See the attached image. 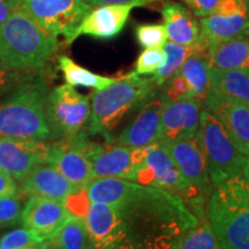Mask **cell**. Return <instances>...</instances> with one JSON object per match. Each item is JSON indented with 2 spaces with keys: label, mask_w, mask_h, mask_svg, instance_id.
Wrapping results in <instances>:
<instances>
[{
  "label": "cell",
  "mask_w": 249,
  "mask_h": 249,
  "mask_svg": "<svg viewBox=\"0 0 249 249\" xmlns=\"http://www.w3.org/2000/svg\"><path fill=\"white\" fill-rule=\"evenodd\" d=\"M207 60L211 68L217 70L249 68V35L210 45Z\"/></svg>",
  "instance_id": "obj_23"
},
{
  "label": "cell",
  "mask_w": 249,
  "mask_h": 249,
  "mask_svg": "<svg viewBox=\"0 0 249 249\" xmlns=\"http://www.w3.org/2000/svg\"><path fill=\"white\" fill-rule=\"evenodd\" d=\"M210 92L249 105V68L224 71L210 67Z\"/></svg>",
  "instance_id": "obj_24"
},
{
  "label": "cell",
  "mask_w": 249,
  "mask_h": 249,
  "mask_svg": "<svg viewBox=\"0 0 249 249\" xmlns=\"http://www.w3.org/2000/svg\"><path fill=\"white\" fill-rule=\"evenodd\" d=\"M195 17L205 18L213 14L220 0H181Z\"/></svg>",
  "instance_id": "obj_34"
},
{
  "label": "cell",
  "mask_w": 249,
  "mask_h": 249,
  "mask_svg": "<svg viewBox=\"0 0 249 249\" xmlns=\"http://www.w3.org/2000/svg\"><path fill=\"white\" fill-rule=\"evenodd\" d=\"M21 5L40 27L54 36H64L68 44L92 6L86 0H21Z\"/></svg>",
  "instance_id": "obj_9"
},
{
  "label": "cell",
  "mask_w": 249,
  "mask_h": 249,
  "mask_svg": "<svg viewBox=\"0 0 249 249\" xmlns=\"http://www.w3.org/2000/svg\"><path fill=\"white\" fill-rule=\"evenodd\" d=\"M144 152L145 148L92 142L89 149V160L93 178H118L136 182Z\"/></svg>",
  "instance_id": "obj_12"
},
{
  "label": "cell",
  "mask_w": 249,
  "mask_h": 249,
  "mask_svg": "<svg viewBox=\"0 0 249 249\" xmlns=\"http://www.w3.org/2000/svg\"><path fill=\"white\" fill-rule=\"evenodd\" d=\"M58 67L61 71L67 85L71 87H86V88L102 90L118 80L116 77L102 76L92 73L87 68L77 65L67 55H60L58 58Z\"/></svg>",
  "instance_id": "obj_26"
},
{
  "label": "cell",
  "mask_w": 249,
  "mask_h": 249,
  "mask_svg": "<svg viewBox=\"0 0 249 249\" xmlns=\"http://www.w3.org/2000/svg\"><path fill=\"white\" fill-rule=\"evenodd\" d=\"M35 73V71H34ZM29 73H18L5 70L0 64V99L7 93L15 85H18Z\"/></svg>",
  "instance_id": "obj_35"
},
{
  "label": "cell",
  "mask_w": 249,
  "mask_h": 249,
  "mask_svg": "<svg viewBox=\"0 0 249 249\" xmlns=\"http://www.w3.org/2000/svg\"><path fill=\"white\" fill-rule=\"evenodd\" d=\"M136 40L142 48H163L167 42V34L163 24H140L135 29Z\"/></svg>",
  "instance_id": "obj_31"
},
{
  "label": "cell",
  "mask_w": 249,
  "mask_h": 249,
  "mask_svg": "<svg viewBox=\"0 0 249 249\" xmlns=\"http://www.w3.org/2000/svg\"><path fill=\"white\" fill-rule=\"evenodd\" d=\"M203 103L197 99L166 103L161 113L160 142L167 143L191 140L197 136Z\"/></svg>",
  "instance_id": "obj_15"
},
{
  "label": "cell",
  "mask_w": 249,
  "mask_h": 249,
  "mask_svg": "<svg viewBox=\"0 0 249 249\" xmlns=\"http://www.w3.org/2000/svg\"><path fill=\"white\" fill-rule=\"evenodd\" d=\"M21 4V0H0V26L11 14V12Z\"/></svg>",
  "instance_id": "obj_37"
},
{
  "label": "cell",
  "mask_w": 249,
  "mask_h": 249,
  "mask_svg": "<svg viewBox=\"0 0 249 249\" xmlns=\"http://www.w3.org/2000/svg\"><path fill=\"white\" fill-rule=\"evenodd\" d=\"M200 42L205 48L249 35V0H220L216 12L200 20Z\"/></svg>",
  "instance_id": "obj_11"
},
{
  "label": "cell",
  "mask_w": 249,
  "mask_h": 249,
  "mask_svg": "<svg viewBox=\"0 0 249 249\" xmlns=\"http://www.w3.org/2000/svg\"><path fill=\"white\" fill-rule=\"evenodd\" d=\"M0 249H1V248H0Z\"/></svg>",
  "instance_id": "obj_40"
},
{
  "label": "cell",
  "mask_w": 249,
  "mask_h": 249,
  "mask_svg": "<svg viewBox=\"0 0 249 249\" xmlns=\"http://www.w3.org/2000/svg\"><path fill=\"white\" fill-rule=\"evenodd\" d=\"M45 70L29 73L0 99V136L55 141L46 117Z\"/></svg>",
  "instance_id": "obj_2"
},
{
  "label": "cell",
  "mask_w": 249,
  "mask_h": 249,
  "mask_svg": "<svg viewBox=\"0 0 249 249\" xmlns=\"http://www.w3.org/2000/svg\"><path fill=\"white\" fill-rule=\"evenodd\" d=\"M224 128L229 133L239 149L249 154V105L209 92L203 103Z\"/></svg>",
  "instance_id": "obj_18"
},
{
  "label": "cell",
  "mask_w": 249,
  "mask_h": 249,
  "mask_svg": "<svg viewBox=\"0 0 249 249\" xmlns=\"http://www.w3.org/2000/svg\"><path fill=\"white\" fill-rule=\"evenodd\" d=\"M45 249H92L82 218L71 216L55 234L44 241Z\"/></svg>",
  "instance_id": "obj_25"
},
{
  "label": "cell",
  "mask_w": 249,
  "mask_h": 249,
  "mask_svg": "<svg viewBox=\"0 0 249 249\" xmlns=\"http://www.w3.org/2000/svg\"><path fill=\"white\" fill-rule=\"evenodd\" d=\"M244 176L249 179V154L246 156V164L244 169Z\"/></svg>",
  "instance_id": "obj_39"
},
{
  "label": "cell",
  "mask_w": 249,
  "mask_h": 249,
  "mask_svg": "<svg viewBox=\"0 0 249 249\" xmlns=\"http://www.w3.org/2000/svg\"><path fill=\"white\" fill-rule=\"evenodd\" d=\"M197 136L213 187L244 174L247 155L239 149L220 121L207 108L201 111Z\"/></svg>",
  "instance_id": "obj_6"
},
{
  "label": "cell",
  "mask_w": 249,
  "mask_h": 249,
  "mask_svg": "<svg viewBox=\"0 0 249 249\" xmlns=\"http://www.w3.org/2000/svg\"><path fill=\"white\" fill-rule=\"evenodd\" d=\"M160 88H163V92L160 95L163 96L166 103L183 101V99H194L192 97V92L187 86L186 81L179 73L166 81Z\"/></svg>",
  "instance_id": "obj_33"
},
{
  "label": "cell",
  "mask_w": 249,
  "mask_h": 249,
  "mask_svg": "<svg viewBox=\"0 0 249 249\" xmlns=\"http://www.w3.org/2000/svg\"><path fill=\"white\" fill-rule=\"evenodd\" d=\"M166 101L155 95L140 108L138 116L124 128L114 142L130 148H147L160 142L161 113Z\"/></svg>",
  "instance_id": "obj_17"
},
{
  "label": "cell",
  "mask_w": 249,
  "mask_h": 249,
  "mask_svg": "<svg viewBox=\"0 0 249 249\" xmlns=\"http://www.w3.org/2000/svg\"><path fill=\"white\" fill-rule=\"evenodd\" d=\"M71 216L64 202L31 196L24 204L21 222L40 241L52 238Z\"/></svg>",
  "instance_id": "obj_14"
},
{
  "label": "cell",
  "mask_w": 249,
  "mask_h": 249,
  "mask_svg": "<svg viewBox=\"0 0 249 249\" xmlns=\"http://www.w3.org/2000/svg\"><path fill=\"white\" fill-rule=\"evenodd\" d=\"M24 198L26 197L20 193L0 197V229L13 226L21 222Z\"/></svg>",
  "instance_id": "obj_30"
},
{
  "label": "cell",
  "mask_w": 249,
  "mask_h": 249,
  "mask_svg": "<svg viewBox=\"0 0 249 249\" xmlns=\"http://www.w3.org/2000/svg\"><path fill=\"white\" fill-rule=\"evenodd\" d=\"M83 222L92 249H172L198 218L181 196L118 178H93Z\"/></svg>",
  "instance_id": "obj_1"
},
{
  "label": "cell",
  "mask_w": 249,
  "mask_h": 249,
  "mask_svg": "<svg viewBox=\"0 0 249 249\" xmlns=\"http://www.w3.org/2000/svg\"><path fill=\"white\" fill-rule=\"evenodd\" d=\"M91 144L92 141L83 130L71 138L55 140L49 144L48 164L57 169L77 191L86 189L93 179L89 160Z\"/></svg>",
  "instance_id": "obj_10"
},
{
  "label": "cell",
  "mask_w": 249,
  "mask_h": 249,
  "mask_svg": "<svg viewBox=\"0 0 249 249\" xmlns=\"http://www.w3.org/2000/svg\"><path fill=\"white\" fill-rule=\"evenodd\" d=\"M1 249H45L44 241H40L33 232L18 229L7 233L0 239Z\"/></svg>",
  "instance_id": "obj_29"
},
{
  "label": "cell",
  "mask_w": 249,
  "mask_h": 249,
  "mask_svg": "<svg viewBox=\"0 0 249 249\" xmlns=\"http://www.w3.org/2000/svg\"><path fill=\"white\" fill-rule=\"evenodd\" d=\"M197 218V224L187 230L172 249H222L211 229L207 213Z\"/></svg>",
  "instance_id": "obj_27"
},
{
  "label": "cell",
  "mask_w": 249,
  "mask_h": 249,
  "mask_svg": "<svg viewBox=\"0 0 249 249\" xmlns=\"http://www.w3.org/2000/svg\"><path fill=\"white\" fill-rule=\"evenodd\" d=\"M49 144L37 140L0 136V170L20 181L37 165L48 164Z\"/></svg>",
  "instance_id": "obj_13"
},
{
  "label": "cell",
  "mask_w": 249,
  "mask_h": 249,
  "mask_svg": "<svg viewBox=\"0 0 249 249\" xmlns=\"http://www.w3.org/2000/svg\"><path fill=\"white\" fill-rule=\"evenodd\" d=\"M186 81L192 97L204 103L210 92V66L207 60V48L200 42L194 45V51L183 61L178 71Z\"/></svg>",
  "instance_id": "obj_22"
},
{
  "label": "cell",
  "mask_w": 249,
  "mask_h": 249,
  "mask_svg": "<svg viewBox=\"0 0 249 249\" xmlns=\"http://www.w3.org/2000/svg\"><path fill=\"white\" fill-rule=\"evenodd\" d=\"M91 6L117 5V4H140L144 5L148 0H86Z\"/></svg>",
  "instance_id": "obj_38"
},
{
  "label": "cell",
  "mask_w": 249,
  "mask_h": 249,
  "mask_svg": "<svg viewBox=\"0 0 249 249\" xmlns=\"http://www.w3.org/2000/svg\"><path fill=\"white\" fill-rule=\"evenodd\" d=\"M75 192H77L75 187L49 164L37 165L18 181V193L24 197L37 196L61 202H65L68 196Z\"/></svg>",
  "instance_id": "obj_20"
},
{
  "label": "cell",
  "mask_w": 249,
  "mask_h": 249,
  "mask_svg": "<svg viewBox=\"0 0 249 249\" xmlns=\"http://www.w3.org/2000/svg\"><path fill=\"white\" fill-rule=\"evenodd\" d=\"M163 49L166 54V60L151 77L158 88H160L166 81H169L171 77L178 73L183 61L194 51V46H182L172 42L165 43Z\"/></svg>",
  "instance_id": "obj_28"
},
{
  "label": "cell",
  "mask_w": 249,
  "mask_h": 249,
  "mask_svg": "<svg viewBox=\"0 0 249 249\" xmlns=\"http://www.w3.org/2000/svg\"><path fill=\"white\" fill-rule=\"evenodd\" d=\"M18 193V183L9 174L0 170V197Z\"/></svg>",
  "instance_id": "obj_36"
},
{
  "label": "cell",
  "mask_w": 249,
  "mask_h": 249,
  "mask_svg": "<svg viewBox=\"0 0 249 249\" xmlns=\"http://www.w3.org/2000/svg\"><path fill=\"white\" fill-rule=\"evenodd\" d=\"M165 60H166V54H165L163 48L145 49L139 55L135 66V73L139 75L155 74L163 66Z\"/></svg>",
  "instance_id": "obj_32"
},
{
  "label": "cell",
  "mask_w": 249,
  "mask_h": 249,
  "mask_svg": "<svg viewBox=\"0 0 249 249\" xmlns=\"http://www.w3.org/2000/svg\"><path fill=\"white\" fill-rule=\"evenodd\" d=\"M90 110V97L67 83L50 90L46 117L55 140L71 138L82 132L89 120Z\"/></svg>",
  "instance_id": "obj_8"
},
{
  "label": "cell",
  "mask_w": 249,
  "mask_h": 249,
  "mask_svg": "<svg viewBox=\"0 0 249 249\" xmlns=\"http://www.w3.org/2000/svg\"><path fill=\"white\" fill-rule=\"evenodd\" d=\"M136 182L166 189L181 196L196 217L207 213L205 202L208 198L183 178L163 143L156 142L145 148Z\"/></svg>",
  "instance_id": "obj_7"
},
{
  "label": "cell",
  "mask_w": 249,
  "mask_h": 249,
  "mask_svg": "<svg viewBox=\"0 0 249 249\" xmlns=\"http://www.w3.org/2000/svg\"><path fill=\"white\" fill-rule=\"evenodd\" d=\"M207 218L222 249H249V179L235 176L211 191Z\"/></svg>",
  "instance_id": "obj_5"
},
{
  "label": "cell",
  "mask_w": 249,
  "mask_h": 249,
  "mask_svg": "<svg viewBox=\"0 0 249 249\" xmlns=\"http://www.w3.org/2000/svg\"><path fill=\"white\" fill-rule=\"evenodd\" d=\"M58 48L57 36L40 27L21 4L0 26V64L7 71H44Z\"/></svg>",
  "instance_id": "obj_3"
},
{
  "label": "cell",
  "mask_w": 249,
  "mask_h": 249,
  "mask_svg": "<svg viewBox=\"0 0 249 249\" xmlns=\"http://www.w3.org/2000/svg\"><path fill=\"white\" fill-rule=\"evenodd\" d=\"M152 79H145L135 71L118 79L107 88L97 90L90 97V117L87 130L102 135L107 143H113V132L129 112L140 110L156 95Z\"/></svg>",
  "instance_id": "obj_4"
},
{
  "label": "cell",
  "mask_w": 249,
  "mask_h": 249,
  "mask_svg": "<svg viewBox=\"0 0 249 249\" xmlns=\"http://www.w3.org/2000/svg\"><path fill=\"white\" fill-rule=\"evenodd\" d=\"M140 4H117L96 6L77 28L73 42L77 37L87 35L98 39H111L119 35L128 20L130 12Z\"/></svg>",
  "instance_id": "obj_19"
},
{
  "label": "cell",
  "mask_w": 249,
  "mask_h": 249,
  "mask_svg": "<svg viewBox=\"0 0 249 249\" xmlns=\"http://www.w3.org/2000/svg\"><path fill=\"white\" fill-rule=\"evenodd\" d=\"M161 17L170 42L182 46H194L198 42L200 23L185 5L167 0L161 7Z\"/></svg>",
  "instance_id": "obj_21"
},
{
  "label": "cell",
  "mask_w": 249,
  "mask_h": 249,
  "mask_svg": "<svg viewBox=\"0 0 249 249\" xmlns=\"http://www.w3.org/2000/svg\"><path fill=\"white\" fill-rule=\"evenodd\" d=\"M165 147L183 178L198 189L205 197H209L213 187L211 185L207 160L198 136L191 140L167 143Z\"/></svg>",
  "instance_id": "obj_16"
}]
</instances>
